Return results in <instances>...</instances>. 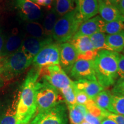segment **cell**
<instances>
[{"mask_svg": "<svg viewBox=\"0 0 124 124\" xmlns=\"http://www.w3.org/2000/svg\"><path fill=\"white\" fill-rule=\"evenodd\" d=\"M40 75V68L33 67L29 71L20 93L16 124H28L37 113L36 85Z\"/></svg>", "mask_w": 124, "mask_h": 124, "instance_id": "obj_1", "label": "cell"}, {"mask_svg": "<svg viewBox=\"0 0 124 124\" xmlns=\"http://www.w3.org/2000/svg\"><path fill=\"white\" fill-rule=\"evenodd\" d=\"M120 54L109 50L98 52L94 60L97 82L103 88L114 85L118 78V63Z\"/></svg>", "mask_w": 124, "mask_h": 124, "instance_id": "obj_2", "label": "cell"}, {"mask_svg": "<svg viewBox=\"0 0 124 124\" xmlns=\"http://www.w3.org/2000/svg\"><path fill=\"white\" fill-rule=\"evenodd\" d=\"M32 61L20 48L11 55L0 58V77L4 81L12 79L24 72Z\"/></svg>", "mask_w": 124, "mask_h": 124, "instance_id": "obj_3", "label": "cell"}, {"mask_svg": "<svg viewBox=\"0 0 124 124\" xmlns=\"http://www.w3.org/2000/svg\"><path fill=\"white\" fill-rule=\"evenodd\" d=\"M83 23L75 8L59 18L54 28L52 39L59 44L72 39Z\"/></svg>", "mask_w": 124, "mask_h": 124, "instance_id": "obj_4", "label": "cell"}, {"mask_svg": "<svg viewBox=\"0 0 124 124\" xmlns=\"http://www.w3.org/2000/svg\"><path fill=\"white\" fill-rule=\"evenodd\" d=\"M61 102L63 101L58 90L43 78L38 80L36 85V114L48 110Z\"/></svg>", "mask_w": 124, "mask_h": 124, "instance_id": "obj_5", "label": "cell"}, {"mask_svg": "<svg viewBox=\"0 0 124 124\" xmlns=\"http://www.w3.org/2000/svg\"><path fill=\"white\" fill-rule=\"evenodd\" d=\"M30 124H68L66 106L61 102L48 110L37 113Z\"/></svg>", "mask_w": 124, "mask_h": 124, "instance_id": "obj_6", "label": "cell"}, {"mask_svg": "<svg viewBox=\"0 0 124 124\" xmlns=\"http://www.w3.org/2000/svg\"><path fill=\"white\" fill-rule=\"evenodd\" d=\"M59 91L73 84L60 65L52 64L40 69V75Z\"/></svg>", "mask_w": 124, "mask_h": 124, "instance_id": "obj_7", "label": "cell"}, {"mask_svg": "<svg viewBox=\"0 0 124 124\" xmlns=\"http://www.w3.org/2000/svg\"><path fill=\"white\" fill-rule=\"evenodd\" d=\"M32 64L40 69L49 65H60L59 45L53 41L46 44L35 56Z\"/></svg>", "mask_w": 124, "mask_h": 124, "instance_id": "obj_8", "label": "cell"}, {"mask_svg": "<svg viewBox=\"0 0 124 124\" xmlns=\"http://www.w3.org/2000/svg\"><path fill=\"white\" fill-rule=\"evenodd\" d=\"M15 4L20 17L24 21L38 22L43 17L41 8L32 0H15Z\"/></svg>", "mask_w": 124, "mask_h": 124, "instance_id": "obj_9", "label": "cell"}, {"mask_svg": "<svg viewBox=\"0 0 124 124\" xmlns=\"http://www.w3.org/2000/svg\"><path fill=\"white\" fill-rule=\"evenodd\" d=\"M70 75L76 80L86 79L97 81L94 60L78 59L71 68Z\"/></svg>", "mask_w": 124, "mask_h": 124, "instance_id": "obj_10", "label": "cell"}, {"mask_svg": "<svg viewBox=\"0 0 124 124\" xmlns=\"http://www.w3.org/2000/svg\"><path fill=\"white\" fill-rule=\"evenodd\" d=\"M78 53V59L94 60L98 51L94 49L90 36H82L73 38L70 41Z\"/></svg>", "mask_w": 124, "mask_h": 124, "instance_id": "obj_11", "label": "cell"}, {"mask_svg": "<svg viewBox=\"0 0 124 124\" xmlns=\"http://www.w3.org/2000/svg\"><path fill=\"white\" fill-rule=\"evenodd\" d=\"M52 41V38L38 39L26 35L23 40L21 48L28 56L33 59L35 56L44 46Z\"/></svg>", "mask_w": 124, "mask_h": 124, "instance_id": "obj_12", "label": "cell"}, {"mask_svg": "<svg viewBox=\"0 0 124 124\" xmlns=\"http://www.w3.org/2000/svg\"><path fill=\"white\" fill-rule=\"evenodd\" d=\"M60 66L66 73H69L78 60V53L73 45L70 42L59 44Z\"/></svg>", "mask_w": 124, "mask_h": 124, "instance_id": "obj_13", "label": "cell"}, {"mask_svg": "<svg viewBox=\"0 0 124 124\" xmlns=\"http://www.w3.org/2000/svg\"><path fill=\"white\" fill-rule=\"evenodd\" d=\"M105 23L100 16H95L94 17L83 21L73 38L82 36H90L98 32H103Z\"/></svg>", "mask_w": 124, "mask_h": 124, "instance_id": "obj_14", "label": "cell"}, {"mask_svg": "<svg viewBox=\"0 0 124 124\" xmlns=\"http://www.w3.org/2000/svg\"><path fill=\"white\" fill-rule=\"evenodd\" d=\"M25 36V35L19 31H14L9 34L5 38L0 58H4L18 50L21 48Z\"/></svg>", "mask_w": 124, "mask_h": 124, "instance_id": "obj_15", "label": "cell"}, {"mask_svg": "<svg viewBox=\"0 0 124 124\" xmlns=\"http://www.w3.org/2000/svg\"><path fill=\"white\" fill-rule=\"evenodd\" d=\"M75 9L83 22L98 13V0H75Z\"/></svg>", "mask_w": 124, "mask_h": 124, "instance_id": "obj_16", "label": "cell"}, {"mask_svg": "<svg viewBox=\"0 0 124 124\" xmlns=\"http://www.w3.org/2000/svg\"><path fill=\"white\" fill-rule=\"evenodd\" d=\"M74 86L75 89L86 93L90 99L93 100L105 89L97 81L86 79L75 80L74 82Z\"/></svg>", "mask_w": 124, "mask_h": 124, "instance_id": "obj_17", "label": "cell"}, {"mask_svg": "<svg viewBox=\"0 0 124 124\" xmlns=\"http://www.w3.org/2000/svg\"><path fill=\"white\" fill-rule=\"evenodd\" d=\"M98 13L105 23L118 20L124 21V17L117 7L107 5L101 0H98Z\"/></svg>", "mask_w": 124, "mask_h": 124, "instance_id": "obj_18", "label": "cell"}, {"mask_svg": "<svg viewBox=\"0 0 124 124\" xmlns=\"http://www.w3.org/2000/svg\"><path fill=\"white\" fill-rule=\"evenodd\" d=\"M18 100L19 98L13 101L10 105L0 110V124H16Z\"/></svg>", "mask_w": 124, "mask_h": 124, "instance_id": "obj_19", "label": "cell"}, {"mask_svg": "<svg viewBox=\"0 0 124 124\" xmlns=\"http://www.w3.org/2000/svg\"><path fill=\"white\" fill-rule=\"evenodd\" d=\"M106 43L108 50L118 53L122 52L124 49V31L118 33L107 35Z\"/></svg>", "mask_w": 124, "mask_h": 124, "instance_id": "obj_20", "label": "cell"}, {"mask_svg": "<svg viewBox=\"0 0 124 124\" xmlns=\"http://www.w3.org/2000/svg\"><path fill=\"white\" fill-rule=\"evenodd\" d=\"M59 18V16L54 8L49 9L48 12L46 13L43 19L42 25L46 38H52L54 28Z\"/></svg>", "mask_w": 124, "mask_h": 124, "instance_id": "obj_21", "label": "cell"}, {"mask_svg": "<svg viewBox=\"0 0 124 124\" xmlns=\"http://www.w3.org/2000/svg\"><path fill=\"white\" fill-rule=\"evenodd\" d=\"M69 118L71 124H80L85 120L87 113L86 106L83 105L77 104L68 106Z\"/></svg>", "mask_w": 124, "mask_h": 124, "instance_id": "obj_22", "label": "cell"}, {"mask_svg": "<svg viewBox=\"0 0 124 124\" xmlns=\"http://www.w3.org/2000/svg\"><path fill=\"white\" fill-rule=\"evenodd\" d=\"M95 103L102 110L114 113L112 106V94L108 90H103L97 95L94 100Z\"/></svg>", "mask_w": 124, "mask_h": 124, "instance_id": "obj_23", "label": "cell"}, {"mask_svg": "<svg viewBox=\"0 0 124 124\" xmlns=\"http://www.w3.org/2000/svg\"><path fill=\"white\" fill-rule=\"evenodd\" d=\"M23 27L28 36L35 38L43 39L46 38L42 24L36 21H24Z\"/></svg>", "mask_w": 124, "mask_h": 124, "instance_id": "obj_24", "label": "cell"}, {"mask_svg": "<svg viewBox=\"0 0 124 124\" xmlns=\"http://www.w3.org/2000/svg\"><path fill=\"white\" fill-rule=\"evenodd\" d=\"M74 1L75 0H54L53 8L60 17L75 9Z\"/></svg>", "mask_w": 124, "mask_h": 124, "instance_id": "obj_25", "label": "cell"}, {"mask_svg": "<svg viewBox=\"0 0 124 124\" xmlns=\"http://www.w3.org/2000/svg\"><path fill=\"white\" fill-rule=\"evenodd\" d=\"M106 33L98 32L90 36V41L94 49L98 51L108 50L106 43Z\"/></svg>", "mask_w": 124, "mask_h": 124, "instance_id": "obj_26", "label": "cell"}, {"mask_svg": "<svg viewBox=\"0 0 124 124\" xmlns=\"http://www.w3.org/2000/svg\"><path fill=\"white\" fill-rule=\"evenodd\" d=\"M124 31V21H111L105 23L103 26V32L107 35H113L120 33Z\"/></svg>", "mask_w": 124, "mask_h": 124, "instance_id": "obj_27", "label": "cell"}, {"mask_svg": "<svg viewBox=\"0 0 124 124\" xmlns=\"http://www.w3.org/2000/svg\"><path fill=\"white\" fill-rule=\"evenodd\" d=\"M85 106H86L87 113L91 115L100 118L102 120L106 118L108 111L103 110L99 108L93 100L89 99V100L88 101Z\"/></svg>", "mask_w": 124, "mask_h": 124, "instance_id": "obj_28", "label": "cell"}, {"mask_svg": "<svg viewBox=\"0 0 124 124\" xmlns=\"http://www.w3.org/2000/svg\"><path fill=\"white\" fill-rule=\"evenodd\" d=\"M73 84L60 90L68 106L77 104L75 89Z\"/></svg>", "mask_w": 124, "mask_h": 124, "instance_id": "obj_29", "label": "cell"}, {"mask_svg": "<svg viewBox=\"0 0 124 124\" xmlns=\"http://www.w3.org/2000/svg\"><path fill=\"white\" fill-rule=\"evenodd\" d=\"M112 106L114 113L124 116V95H113Z\"/></svg>", "mask_w": 124, "mask_h": 124, "instance_id": "obj_30", "label": "cell"}, {"mask_svg": "<svg viewBox=\"0 0 124 124\" xmlns=\"http://www.w3.org/2000/svg\"><path fill=\"white\" fill-rule=\"evenodd\" d=\"M111 94L113 95H124V79H118L114 85Z\"/></svg>", "mask_w": 124, "mask_h": 124, "instance_id": "obj_31", "label": "cell"}, {"mask_svg": "<svg viewBox=\"0 0 124 124\" xmlns=\"http://www.w3.org/2000/svg\"><path fill=\"white\" fill-rule=\"evenodd\" d=\"M74 89H75L77 103L83 105H86V103L89 100V97H88L86 93L83 92V91L75 89V87H74Z\"/></svg>", "mask_w": 124, "mask_h": 124, "instance_id": "obj_32", "label": "cell"}, {"mask_svg": "<svg viewBox=\"0 0 124 124\" xmlns=\"http://www.w3.org/2000/svg\"><path fill=\"white\" fill-rule=\"evenodd\" d=\"M118 75L119 79H124V55L120 54L118 63Z\"/></svg>", "mask_w": 124, "mask_h": 124, "instance_id": "obj_33", "label": "cell"}, {"mask_svg": "<svg viewBox=\"0 0 124 124\" xmlns=\"http://www.w3.org/2000/svg\"><path fill=\"white\" fill-rule=\"evenodd\" d=\"M106 118L114 121L117 124H124V116L115 114V113L108 112Z\"/></svg>", "mask_w": 124, "mask_h": 124, "instance_id": "obj_34", "label": "cell"}, {"mask_svg": "<svg viewBox=\"0 0 124 124\" xmlns=\"http://www.w3.org/2000/svg\"><path fill=\"white\" fill-rule=\"evenodd\" d=\"M85 120L89 122L90 124H101L103 120L98 117H95V116L87 113L85 117Z\"/></svg>", "mask_w": 124, "mask_h": 124, "instance_id": "obj_35", "label": "cell"}, {"mask_svg": "<svg viewBox=\"0 0 124 124\" xmlns=\"http://www.w3.org/2000/svg\"><path fill=\"white\" fill-rule=\"evenodd\" d=\"M34 2L39 6H42L51 9L52 8V4L54 0H32Z\"/></svg>", "mask_w": 124, "mask_h": 124, "instance_id": "obj_36", "label": "cell"}, {"mask_svg": "<svg viewBox=\"0 0 124 124\" xmlns=\"http://www.w3.org/2000/svg\"><path fill=\"white\" fill-rule=\"evenodd\" d=\"M101 1H102V2L105 3L107 5H112L117 8L121 0H101Z\"/></svg>", "mask_w": 124, "mask_h": 124, "instance_id": "obj_37", "label": "cell"}, {"mask_svg": "<svg viewBox=\"0 0 124 124\" xmlns=\"http://www.w3.org/2000/svg\"><path fill=\"white\" fill-rule=\"evenodd\" d=\"M117 8L118 9L120 13L124 17V0H121L118 5Z\"/></svg>", "mask_w": 124, "mask_h": 124, "instance_id": "obj_38", "label": "cell"}, {"mask_svg": "<svg viewBox=\"0 0 124 124\" xmlns=\"http://www.w3.org/2000/svg\"><path fill=\"white\" fill-rule=\"evenodd\" d=\"M4 40L5 38L3 36V34L2 33V31L0 29V54L1 53V51H2L3 45H4Z\"/></svg>", "mask_w": 124, "mask_h": 124, "instance_id": "obj_39", "label": "cell"}, {"mask_svg": "<svg viewBox=\"0 0 124 124\" xmlns=\"http://www.w3.org/2000/svg\"><path fill=\"white\" fill-rule=\"evenodd\" d=\"M101 124H117L116 122L111 119L108 118H105L102 120Z\"/></svg>", "mask_w": 124, "mask_h": 124, "instance_id": "obj_40", "label": "cell"}, {"mask_svg": "<svg viewBox=\"0 0 124 124\" xmlns=\"http://www.w3.org/2000/svg\"><path fill=\"white\" fill-rule=\"evenodd\" d=\"M4 85V80L2 79V78L0 77V88H1Z\"/></svg>", "mask_w": 124, "mask_h": 124, "instance_id": "obj_41", "label": "cell"}, {"mask_svg": "<svg viewBox=\"0 0 124 124\" xmlns=\"http://www.w3.org/2000/svg\"><path fill=\"white\" fill-rule=\"evenodd\" d=\"M80 124H89V122H87L86 121L84 120V121H83V122H82L81 123H80Z\"/></svg>", "mask_w": 124, "mask_h": 124, "instance_id": "obj_42", "label": "cell"}, {"mask_svg": "<svg viewBox=\"0 0 124 124\" xmlns=\"http://www.w3.org/2000/svg\"><path fill=\"white\" fill-rule=\"evenodd\" d=\"M122 54H123V55H124V50L123 51H122Z\"/></svg>", "mask_w": 124, "mask_h": 124, "instance_id": "obj_43", "label": "cell"}]
</instances>
